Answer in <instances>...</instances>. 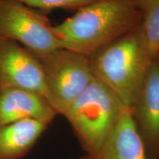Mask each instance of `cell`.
Returning a JSON list of instances; mask_svg holds the SVG:
<instances>
[{"label": "cell", "instance_id": "cell-2", "mask_svg": "<svg viewBox=\"0 0 159 159\" xmlns=\"http://www.w3.org/2000/svg\"><path fill=\"white\" fill-rule=\"evenodd\" d=\"M89 59L95 78L130 108L153 61L145 47L140 25L95 52Z\"/></svg>", "mask_w": 159, "mask_h": 159}, {"label": "cell", "instance_id": "cell-12", "mask_svg": "<svg viewBox=\"0 0 159 159\" xmlns=\"http://www.w3.org/2000/svg\"><path fill=\"white\" fill-rule=\"evenodd\" d=\"M25 5L47 13L53 10H79L96 0H19Z\"/></svg>", "mask_w": 159, "mask_h": 159}, {"label": "cell", "instance_id": "cell-5", "mask_svg": "<svg viewBox=\"0 0 159 159\" xmlns=\"http://www.w3.org/2000/svg\"><path fill=\"white\" fill-rule=\"evenodd\" d=\"M0 37L21 43L38 57L63 48L44 13L19 0H0Z\"/></svg>", "mask_w": 159, "mask_h": 159}, {"label": "cell", "instance_id": "cell-8", "mask_svg": "<svg viewBox=\"0 0 159 159\" xmlns=\"http://www.w3.org/2000/svg\"><path fill=\"white\" fill-rule=\"evenodd\" d=\"M81 159H150L129 107L123 109L98 151Z\"/></svg>", "mask_w": 159, "mask_h": 159}, {"label": "cell", "instance_id": "cell-4", "mask_svg": "<svg viewBox=\"0 0 159 159\" xmlns=\"http://www.w3.org/2000/svg\"><path fill=\"white\" fill-rule=\"evenodd\" d=\"M39 59L42 66L49 102L57 114L63 115L95 78L89 57L61 48Z\"/></svg>", "mask_w": 159, "mask_h": 159}, {"label": "cell", "instance_id": "cell-9", "mask_svg": "<svg viewBox=\"0 0 159 159\" xmlns=\"http://www.w3.org/2000/svg\"><path fill=\"white\" fill-rule=\"evenodd\" d=\"M57 115L41 95L18 88L0 89V127L27 119L49 124Z\"/></svg>", "mask_w": 159, "mask_h": 159}, {"label": "cell", "instance_id": "cell-1", "mask_svg": "<svg viewBox=\"0 0 159 159\" xmlns=\"http://www.w3.org/2000/svg\"><path fill=\"white\" fill-rule=\"evenodd\" d=\"M142 16L135 0H96L52 26L63 48L89 57L134 30Z\"/></svg>", "mask_w": 159, "mask_h": 159}, {"label": "cell", "instance_id": "cell-3", "mask_svg": "<svg viewBox=\"0 0 159 159\" xmlns=\"http://www.w3.org/2000/svg\"><path fill=\"white\" fill-rule=\"evenodd\" d=\"M125 107L116 94L94 78L63 115L86 154L91 155L100 148Z\"/></svg>", "mask_w": 159, "mask_h": 159}, {"label": "cell", "instance_id": "cell-11", "mask_svg": "<svg viewBox=\"0 0 159 159\" xmlns=\"http://www.w3.org/2000/svg\"><path fill=\"white\" fill-rule=\"evenodd\" d=\"M142 13L140 25L143 40L151 61L159 52V0H135Z\"/></svg>", "mask_w": 159, "mask_h": 159}, {"label": "cell", "instance_id": "cell-6", "mask_svg": "<svg viewBox=\"0 0 159 159\" xmlns=\"http://www.w3.org/2000/svg\"><path fill=\"white\" fill-rule=\"evenodd\" d=\"M4 88L33 91L48 101L39 57L16 41L0 37V89Z\"/></svg>", "mask_w": 159, "mask_h": 159}, {"label": "cell", "instance_id": "cell-10", "mask_svg": "<svg viewBox=\"0 0 159 159\" xmlns=\"http://www.w3.org/2000/svg\"><path fill=\"white\" fill-rule=\"evenodd\" d=\"M48 123L27 119L0 127V159H21L29 152Z\"/></svg>", "mask_w": 159, "mask_h": 159}, {"label": "cell", "instance_id": "cell-7", "mask_svg": "<svg viewBox=\"0 0 159 159\" xmlns=\"http://www.w3.org/2000/svg\"><path fill=\"white\" fill-rule=\"evenodd\" d=\"M150 159H159V61L151 63L130 108Z\"/></svg>", "mask_w": 159, "mask_h": 159}, {"label": "cell", "instance_id": "cell-13", "mask_svg": "<svg viewBox=\"0 0 159 159\" xmlns=\"http://www.w3.org/2000/svg\"><path fill=\"white\" fill-rule=\"evenodd\" d=\"M156 58L158 59V61H159V52H158V55H157V57H156Z\"/></svg>", "mask_w": 159, "mask_h": 159}]
</instances>
